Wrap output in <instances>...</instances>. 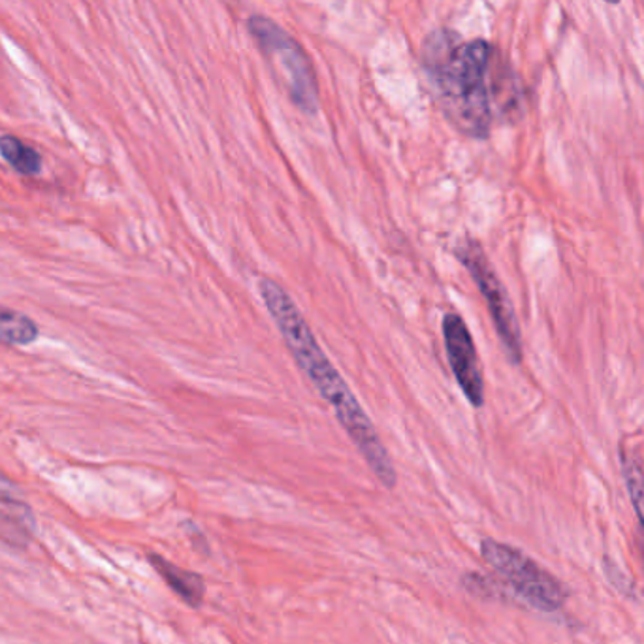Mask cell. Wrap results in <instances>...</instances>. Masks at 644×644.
<instances>
[{
  "label": "cell",
  "instance_id": "1",
  "mask_svg": "<svg viewBox=\"0 0 644 644\" xmlns=\"http://www.w3.org/2000/svg\"><path fill=\"white\" fill-rule=\"evenodd\" d=\"M258 289L296 364L300 366L307 379L311 380V385L317 388V393L323 396L326 404L330 405L345 434L355 443L358 453L364 456V460L379 479L380 485L394 488L398 475L387 447L383 445V439L377 434L374 423L369 420L368 413L364 412L355 394L350 393L349 385L345 383L338 369L334 368L325 350L320 349L311 326L307 325L306 317L301 315L295 300L279 283L268 277L260 279Z\"/></svg>",
  "mask_w": 644,
  "mask_h": 644
},
{
  "label": "cell",
  "instance_id": "2",
  "mask_svg": "<svg viewBox=\"0 0 644 644\" xmlns=\"http://www.w3.org/2000/svg\"><path fill=\"white\" fill-rule=\"evenodd\" d=\"M423 62L432 92L443 116L462 135L485 140L494 110L505 113L502 91L492 81L496 50L486 40L462 42L456 32H434L426 38Z\"/></svg>",
  "mask_w": 644,
  "mask_h": 644
},
{
  "label": "cell",
  "instance_id": "3",
  "mask_svg": "<svg viewBox=\"0 0 644 644\" xmlns=\"http://www.w3.org/2000/svg\"><path fill=\"white\" fill-rule=\"evenodd\" d=\"M247 31L257 42L262 56L268 61L276 62L281 70L293 105L301 113L315 116L319 111V83L314 62L301 48V43L266 16H251L247 19Z\"/></svg>",
  "mask_w": 644,
  "mask_h": 644
},
{
  "label": "cell",
  "instance_id": "4",
  "mask_svg": "<svg viewBox=\"0 0 644 644\" xmlns=\"http://www.w3.org/2000/svg\"><path fill=\"white\" fill-rule=\"evenodd\" d=\"M480 554L492 569L504 578L507 588L539 613L554 614L564 608L569 592L559 578L541 567L528 554L494 539L480 541Z\"/></svg>",
  "mask_w": 644,
  "mask_h": 644
},
{
  "label": "cell",
  "instance_id": "5",
  "mask_svg": "<svg viewBox=\"0 0 644 644\" xmlns=\"http://www.w3.org/2000/svg\"><path fill=\"white\" fill-rule=\"evenodd\" d=\"M456 257L460 258L462 265L469 271L473 281L485 298L488 314L496 328L497 336L502 339L505 353L513 364L522 363V334L515 309L511 304L504 283L499 281L496 271L492 268L491 260L486 257L479 241L466 238L456 246Z\"/></svg>",
  "mask_w": 644,
  "mask_h": 644
},
{
  "label": "cell",
  "instance_id": "6",
  "mask_svg": "<svg viewBox=\"0 0 644 644\" xmlns=\"http://www.w3.org/2000/svg\"><path fill=\"white\" fill-rule=\"evenodd\" d=\"M443 339L447 349L448 364L456 383L473 407L485 405V377L480 369L479 355L462 315L450 314L443 317Z\"/></svg>",
  "mask_w": 644,
  "mask_h": 644
},
{
  "label": "cell",
  "instance_id": "7",
  "mask_svg": "<svg viewBox=\"0 0 644 644\" xmlns=\"http://www.w3.org/2000/svg\"><path fill=\"white\" fill-rule=\"evenodd\" d=\"M149 562H151L160 577L165 578V583L181 597V602L195 608L202 605L206 586H204V578L198 573L181 569V567L168 562L159 554H151Z\"/></svg>",
  "mask_w": 644,
  "mask_h": 644
},
{
  "label": "cell",
  "instance_id": "8",
  "mask_svg": "<svg viewBox=\"0 0 644 644\" xmlns=\"http://www.w3.org/2000/svg\"><path fill=\"white\" fill-rule=\"evenodd\" d=\"M0 155L21 176H38L42 170V157L37 149L27 146L18 136H0Z\"/></svg>",
  "mask_w": 644,
  "mask_h": 644
},
{
  "label": "cell",
  "instance_id": "9",
  "mask_svg": "<svg viewBox=\"0 0 644 644\" xmlns=\"http://www.w3.org/2000/svg\"><path fill=\"white\" fill-rule=\"evenodd\" d=\"M38 326L27 315L0 307V345H29L38 338Z\"/></svg>",
  "mask_w": 644,
  "mask_h": 644
},
{
  "label": "cell",
  "instance_id": "10",
  "mask_svg": "<svg viewBox=\"0 0 644 644\" xmlns=\"http://www.w3.org/2000/svg\"><path fill=\"white\" fill-rule=\"evenodd\" d=\"M620 466H622V475L626 480L627 492L632 497L633 507L637 513L638 521L644 528V469L638 462L637 456L633 455L632 450L622 448L620 450Z\"/></svg>",
  "mask_w": 644,
  "mask_h": 644
},
{
  "label": "cell",
  "instance_id": "11",
  "mask_svg": "<svg viewBox=\"0 0 644 644\" xmlns=\"http://www.w3.org/2000/svg\"><path fill=\"white\" fill-rule=\"evenodd\" d=\"M607 2H618V0H607Z\"/></svg>",
  "mask_w": 644,
  "mask_h": 644
}]
</instances>
